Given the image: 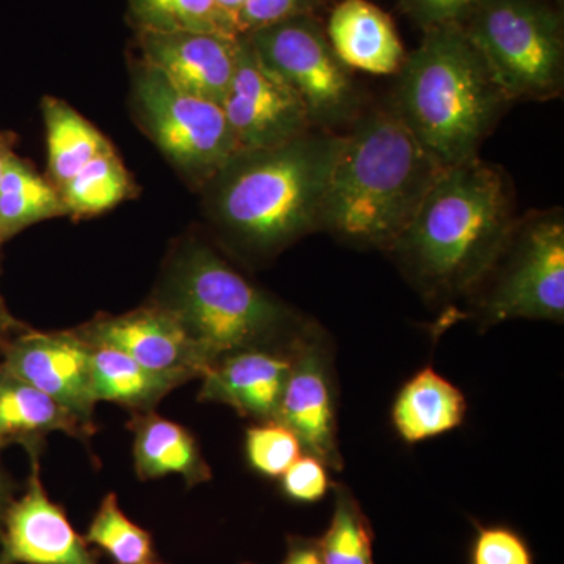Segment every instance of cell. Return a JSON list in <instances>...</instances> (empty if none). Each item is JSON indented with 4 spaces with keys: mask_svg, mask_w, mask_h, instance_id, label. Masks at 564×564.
Returning a JSON list of instances; mask_svg holds the SVG:
<instances>
[{
    "mask_svg": "<svg viewBox=\"0 0 564 564\" xmlns=\"http://www.w3.org/2000/svg\"><path fill=\"white\" fill-rule=\"evenodd\" d=\"M28 488L11 500L0 527V564H101L41 481L40 455H31Z\"/></svg>",
    "mask_w": 564,
    "mask_h": 564,
    "instance_id": "obj_14",
    "label": "cell"
},
{
    "mask_svg": "<svg viewBox=\"0 0 564 564\" xmlns=\"http://www.w3.org/2000/svg\"><path fill=\"white\" fill-rule=\"evenodd\" d=\"M2 366V364H0ZM85 440L90 432L65 408L20 378L0 375V448L18 444L29 455H40L41 444L52 433Z\"/></svg>",
    "mask_w": 564,
    "mask_h": 564,
    "instance_id": "obj_18",
    "label": "cell"
},
{
    "mask_svg": "<svg viewBox=\"0 0 564 564\" xmlns=\"http://www.w3.org/2000/svg\"><path fill=\"white\" fill-rule=\"evenodd\" d=\"M237 39L220 33L140 31L141 62L180 90L223 106L236 70Z\"/></svg>",
    "mask_w": 564,
    "mask_h": 564,
    "instance_id": "obj_15",
    "label": "cell"
},
{
    "mask_svg": "<svg viewBox=\"0 0 564 564\" xmlns=\"http://www.w3.org/2000/svg\"><path fill=\"white\" fill-rule=\"evenodd\" d=\"M325 32L339 61L351 70L397 76L406 61L391 17L369 0H340Z\"/></svg>",
    "mask_w": 564,
    "mask_h": 564,
    "instance_id": "obj_17",
    "label": "cell"
},
{
    "mask_svg": "<svg viewBox=\"0 0 564 564\" xmlns=\"http://www.w3.org/2000/svg\"><path fill=\"white\" fill-rule=\"evenodd\" d=\"M514 188L480 158L445 166L389 254L432 302L473 296L514 231Z\"/></svg>",
    "mask_w": 564,
    "mask_h": 564,
    "instance_id": "obj_1",
    "label": "cell"
},
{
    "mask_svg": "<svg viewBox=\"0 0 564 564\" xmlns=\"http://www.w3.org/2000/svg\"><path fill=\"white\" fill-rule=\"evenodd\" d=\"M66 214L61 192L11 154L0 177V243L35 223Z\"/></svg>",
    "mask_w": 564,
    "mask_h": 564,
    "instance_id": "obj_23",
    "label": "cell"
},
{
    "mask_svg": "<svg viewBox=\"0 0 564 564\" xmlns=\"http://www.w3.org/2000/svg\"><path fill=\"white\" fill-rule=\"evenodd\" d=\"M245 451L256 473L278 478L302 456L303 447L288 426L280 422H265L247 430Z\"/></svg>",
    "mask_w": 564,
    "mask_h": 564,
    "instance_id": "obj_28",
    "label": "cell"
},
{
    "mask_svg": "<svg viewBox=\"0 0 564 564\" xmlns=\"http://www.w3.org/2000/svg\"><path fill=\"white\" fill-rule=\"evenodd\" d=\"M221 107L239 150L274 147L315 129L299 96L263 66L245 35L237 39L236 70Z\"/></svg>",
    "mask_w": 564,
    "mask_h": 564,
    "instance_id": "obj_10",
    "label": "cell"
},
{
    "mask_svg": "<svg viewBox=\"0 0 564 564\" xmlns=\"http://www.w3.org/2000/svg\"><path fill=\"white\" fill-rule=\"evenodd\" d=\"M334 392L332 352L322 329L311 325L293 345L276 422L299 437L304 452L329 469L340 470L344 462L337 444Z\"/></svg>",
    "mask_w": 564,
    "mask_h": 564,
    "instance_id": "obj_11",
    "label": "cell"
},
{
    "mask_svg": "<svg viewBox=\"0 0 564 564\" xmlns=\"http://www.w3.org/2000/svg\"><path fill=\"white\" fill-rule=\"evenodd\" d=\"M473 299L475 313L486 326L514 318L563 322L562 207L518 218L502 256Z\"/></svg>",
    "mask_w": 564,
    "mask_h": 564,
    "instance_id": "obj_7",
    "label": "cell"
},
{
    "mask_svg": "<svg viewBox=\"0 0 564 564\" xmlns=\"http://www.w3.org/2000/svg\"><path fill=\"white\" fill-rule=\"evenodd\" d=\"M484 55L462 24L423 31L397 74L391 106L440 163L480 158L481 144L510 107Z\"/></svg>",
    "mask_w": 564,
    "mask_h": 564,
    "instance_id": "obj_4",
    "label": "cell"
},
{
    "mask_svg": "<svg viewBox=\"0 0 564 564\" xmlns=\"http://www.w3.org/2000/svg\"><path fill=\"white\" fill-rule=\"evenodd\" d=\"M463 28L511 102L562 96L563 13L552 0H480Z\"/></svg>",
    "mask_w": 564,
    "mask_h": 564,
    "instance_id": "obj_6",
    "label": "cell"
},
{
    "mask_svg": "<svg viewBox=\"0 0 564 564\" xmlns=\"http://www.w3.org/2000/svg\"><path fill=\"white\" fill-rule=\"evenodd\" d=\"M480 0H399L404 13L422 29L464 24Z\"/></svg>",
    "mask_w": 564,
    "mask_h": 564,
    "instance_id": "obj_32",
    "label": "cell"
},
{
    "mask_svg": "<svg viewBox=\"0 0 564 564\" xmlns=\"http://www.w3.org/2000/svg\"><path fill=\"white\" fill-rule=\"evenodd\" d=\"M293 345L288 350H242L225 356L204 373L199 400L226 404L258 423L276 422Z\"/></svg>",
    "mask_w": 564,
    "mask_h": 564,
    "instance_id": "obj_16",
    "label": "cell"
},
{
    "mask_svg": "<svg viewBox=\"0 0 564 564\" xmlns=\"http://www.w3.org/2000/svg\"><path fill=\"white\" fill-rule=\"evenodd\" d=\"M154 564H161V563L155 562Z\"/></svg>",
    "mask_w": 564,
    "mask_h": 564,
    "instance_id": "obj_39",
    "label": "cell"
},
{
    "mask_svg": "<svg viewBox=\"0 0 564 564\" xmlns=\"http://www.w3.org/2000/svg\"><path fill=\"white\" fill-rule=\"evenodd\" d=\"M267 69L306 107L315 129L336 132L362 111L351 69L337 57L315 14L291 18L247 33Z\"/></svg>",
    "mask_w": 564,
    "mask_h": 564,
    "instance_id": "obj_8",
    "label": "cell"
},
{
    "mask_svg": "<svg viewBox=\"0 0 564 564\" xmlns=\"http://www.w3.org/2000/svg\"><path fill=\"white\" fill-rule=\"evenodd\" d=\"M17 329H21L20 323L11 317L6 303L0 299V350L13 337V333H17Z\"/></svg>",
    "mask_w": 564,
    "mask_h": 564,
    "instance_id": "obj_35",
    "label": "cell"
},
{
    "mask_svg": "<svg viewBox=\"0 0 564 564\" xmlns=\"http://www.w3.org/2000/svg\"><path fill=\"white\" fill-rule=\"evenodd\" d=\"M334 511L328 530L318 538L325 564H375L373 534L350 489L333 485Z\"/></svg>",
    "mask_w": 564,
    "mask_h": 564,
    "instance_id": "obj_25",
    "label": "cell"
},
{
    "mask_svg": "<svg viewBox=\"0 0 564 564\" xmlns=\"http://www.w3.org/2000/svg\"><path fill=\"white\" fill-rule=\"evenodd\" d=\"M13 481L10 475L7 474L6 467L0 462V527H2L3 516L7 513V508L10 507L13 500Z\"/></svg>",
    "mask_w": 564,
    "mask_h": 564,
    "instance_id": "obj_36",
    "label": "cell"
},
{
    "mask_svg": "<svg viewBox=\"0 0 564 564\" xmlns=\"http://www.w3.org/2000/svg\"><path fill=\"white\" fill-rule=\"evenodd\" d=\"M87 544L96 545L115 564H154L152 536L121 510L117 494H109L96 511L88 532Z\"/></svg>",
    "mask_w": 564,
    "mask_h": 564,
    "instance_id": "obj_26",
    "label": "cell"
},
{
    "mask_svg": "<svg viewBox=\"0 0 564 564\" xmlns=\"http://www.w3.org/2000/svg\"><path fill=\"white\" fill-rule=\"evenodd\" d=\"M0 375H2V366H0Z\"/></svg>",
    "mask_w": 564,
    "mask_h": 564,
    "instance_id": "obj_38",
    "label": "cell"
},
{
    "mask_svg": "<svg viewBox=\"0 0 564 564\" xmlns=\"http://www.w3.org/2000/svg\"><path fill=\"white\" fill-rule=\"evenodd\" d=\"M344 133L313 131L285 143L240 150L203 187L206 212L232 247L270 258L318 231Z\"/></svg>",
    "mask_w": 564,
    "mask_h": 564,
    "instance_id": "obj_2",
    "label": "cell"
},
{
    "mask_svg": "<svg viewBox=\"0 0 564 564\" xmlns=\"http://www.w3.org/2000/svg\"><path fill=\"white\" fill-rule=\"evenodd\" d=\"M133 464L141 480L181 475L188 488L212 478L198 443L180 423L158 414H137L132 422Z\"/></svg>",
    "mask_w": 564,
    "mask_h": 564,
    "instance_id": "obj_19",
    "label": "cell"
},
{
    "mask_svg": "<svg viewBox=\"0 0 564 564\" xmlns=\"http://www.w3.org/2000/svg\"><path fill=\"white\" fill-rule=\"evenodd\" d=\"M74 332L93 347L124 352L177 386L203 378L210 369L173 315L152 302L126 314L99 315Z\"/></svg>",
    "mask_w": 564,
    "mask_h": 564,
    "instance_id": "obj_13",
    "label": "cell"
},
{
    "mask_svg": "<svg viewBox=\"0 0 564 564\" xmlns=\"http://www.w3.org/2000/svg\"><path fill=\"white\" fill-rule=\"evenodd\" d=\"M151 302L173 315L210 367L236 351L288 350L313 325L198 239L173 251Z\"/></svg>",
    "mask_w": 564,
    "mask_h": 564,
    "instance_id": "obj_5",
    "label": "cell"
},
{
    "mask_svg": "<svg viewBox=\"0 0 564 564\" xmlns=\"http://www.w3.org/2000/svg\"><path fill=\"white\" fill-rule=\"evenodd\" d=\"M281 564H325L318 541L314 538L289 536L288 554Z\"/></svg>",
    "mask_w": 564,
    "mask_h": 564,
    "instance_id": "obj_33",
    "label": "cell"
},
{
    "mask_svg": "<svg viewBox=\"0 0 564 564\" xmlns=\"http://www.w3.org/2000/svg\"><path fill=\"white\" fill-rule=\"evenodd\" d=\"M467 413L463 392L425 367L397 393L392 422L404 443L417 444L458 429Z\"/></svg>",
    "mask_w": 564,
    "mask_h": 564,
    "instance_id": "obj_20",
    "label": "cell"
},
{
    "mask_svg": "<svg viewBox=\"0 0 564 564\" xmlns=\"http://www.w3.org/2000/svg\"><path fill=\"white\" fill-rule=\"evenodd\" d=\"M41 111L46 126L51 184L57 191L93 159L113 150L110 141L68 102L46 96Z\"/></svg>",
    "mask_w": 564,
    "mask_h": 564,
    "instance_id": "obj_21",
    "label": "cell"
},
{
    "mask_svg": "<svg viewBox=\"0 0 564 564\" xmlns=\"http://www.w3.org/2000/svg\"><path fill=\"white\" fill-rule=\"evenodd\" d=\"M11 154H13V151H11L9 139L0 133V177H2L3 169H6Z\"/></svg>",
    "mask_w": 564,
    "mask_h": 564,
    "instance_id": "obj_37",
    "label": "cell"
},
{
    "mask_svg": "<svg viewBox=\"0 0 564 564\" xmlns=\"http://www.w3.org/2000/svg\"><path fill=\"white\" fill-rule=\"evenodd\" d=\"M58 192L66 214L90 217L124 202L132 182L117 152L110 150L87 163Z\"/></svg>",
    "mask_w": 564,
    "mask_h": 564,
    "instance_id": "obj_24",
    "label": "cell"
},
{
    "mask_svg": "<svg viewBox=\"0 0 564 564\" xmlns=\"http://www.w3.org/2000/svg\"><path fill=\"white\" fill-rule=\"evenodd\" d=\"M348 128L318 231L350 247L388 252L444 166L423 150L391 102L361 111Z\"/></svg>",
    "mask_w": 564,
    "mask_h": 564,
    "instance_id": "obj_3",
    "label": "cell"
},
{
    "mask_svg": "<svg viewBox=\"0 0 564 564\" xmlns=\"http://www.w3.org/2000/svg\"><path fill=\"white\" fill-rule=\"evenodd\" d=\"M282 492L296 503L321 502L326 492L333 488L326 466L321 459L307 454L300 456L295 463L282 474Z\"/></svg>",
    "mask_w": 564,
    "mask_h": 564,
    "instance_id": "obj_31",
    "label": "cell"
},
{
    "mask_svg": "<svg viewBox=\"0 0 564 564\" xmlns=\"http://www.w3.org/2000/svg\"><path fill=\"white\" fill-rule=\"evenodd\" d=\"M140 31L206 32L236 36L214 0H131Z\"/></svg>",
    "mask_w": 564,
    "mask_h": 564,
    "instance_id": "obj_27",
    "label": "cell"
},
{
    "mask_svg": "<svg viewBox=\"0 0 564 564\" xmlns=\"http://www.w3.org/2000/svg\"><path fill=\"white\" fill-rule=\"evenodd\" d=\"M325 2L326 0H245L237 18V32L239 36L247 35L291 18L315 14Z\"/></svg>",
    "mask_w": 564,
    "mask_h": 564,
    "instance_id": "obj_30",
    "label": "cell"
},
{
    "mask_svg": "<svg viewBox=\"0 0 564 564\" xmlns=\"http://www.w3.org/2000/svg\"><path fill=\"white\" fill-rule=\"evenodd\" d=\"M214 2L218 11H220L223 21L226 22L229 31H231L234 35L239 36V32H237V18H239L245 0H214Z\"/></svg>",
    "mask_w": 564,
    "mask_h": 564,
    "instance_id": "obj_34",
    "label": "cell"
},
{
    "mask_svg": "<svg viewBox=\"0 0 564 564\" xmlns=\"http://www.w3.org/2000/svg\"><path fill=\"white\" fill-rule=\"evenodd\" d=\"M91 383L96 402L121 404L137 414L151 413L163 397L180 388L124 352L93 345Z\"/></svg>",
    "mask_w": 564,
    "mask_h": 564,
    "instance_id": "obj_22",
    "label": "cell"
},
{
    "mask_svg": "<svg viewBox=\"0 0 564 564\" xmlns=\"http://www.w3.org/2000/svg\"><path fill=\"white\" fill-rule=\"evenodd\" d=\"M2 369L46 393L93 433L91 345L76 332H28L2 347Z\"/></svg>",
    "mask_w": 564,
    "mask_h": 564,
    "instance_id": "obj_12",
    "label": "cell"
},
{
    "mask_svg": "<svg viewBox=\"0 0 564 564\" xmlns=\"http://www.w3.org/2000/svg\"><path fill=\"white\" fill-rule=\"evenodd\" d=\"M132 106L143 131L195 187L240 151L221 106L180 90L143 62L133 70Z\"/></svg>",
    "mask_w": 564,
    "mask_h": 564,
    "instance_id": "obj_9",
    "label": "cell"
},
{
    "mask_svg": "<svg viewBox=\"0 0 564 564\" xmlns=\"http://www.w3.org/2000/svg\"><path fill=\"white\" fill-rule=\"evenodd\" d=\"M470 564H534L524 538L510 527H480L470 549Z\"/></svg>",
    "mask_w": 564,
    "mask_h": 564,
    "instance_id": "obj_29",
    "label": "cell"
}]
</instances>
